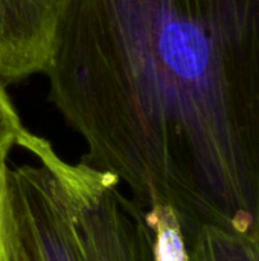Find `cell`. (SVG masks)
Returning a JSON list of instances; mask_svg holds the SVG:
<instances>
[{
  "instance_id": "6da1fadb",
  "label": "cell",
  "mask_w": 259,
  "mask_h": 261,
  "mask_svg": "<svg viewBox=\"0 0 259 261\" xmlns=\"http://www.w3.org/2000/svg\"><path fill=\"white\" fill-rule=\"evenodd\" d=\"M49 98L142 206L253 229L259 0H69L44 69Z\"/></svg>"
},
{
  "instance_id": "7a4b0ae2",
  "label": "cell",
  "mask_w": 259,
  "mask_h": 261,
  "mask_svg": "<svg viewBox=\"0 0 259 261\" xmlns=\"http://www.w3.org/2000/svg\"><path fill=\"white\" fill-rule=\"evenodd\" d=\"M17 145L35 162L8 170L9 225L31 261H153L147 208L114 174L64 161L29 130Z\"/></svg>"
},
{
  "instance_id": "3957f363",
  "label": "cell",
  "mask_w": 259,
  "mask_h": 261,
  "mask_svg": "<svg viewBox=\"0 0 259 261\" xmlns=\"http://www.w3.org/2000/svg\"><path fill=\"white\" fill-rule=\"evenodd\" d=\"M69 0H0V80L44 72Z\"/></svg>"
},
{
  "instance_id": "277c9868",
  "label": "cell",
  "mask_w": 259,
  "mask_h": 261,
  "mask_svg": "<svg viewBox=\"0 0 259 261\" xmlns=\"http://www.w3.org/2000/svg\"><path fill=\"white\" fill-rule=\"evenodd\" d=\"M191 261H259V240L221 223H203L189 239Z\"/></svg>"
},
{
  "instance_id": "5b68a950",
  "label": "cell",
  "mask_w": 259,
  "mask_h": 261,
  "mask_svg": "<svg viewBox=\"0 0 259 261\" xmlns=\"http://www.w3.org/2000/svg\"><path fill=\"white\" fill-rule=\"evenodd\" d=\"M147 220L153 234V261H191L182 222L171 206L147 208Z\"/></svg>"
},
{
  "instance_id": "8992f818",
  "label": "cell",
  "mask_w": 259,
  "mask_h": 261,
  "mask_svg": "<svg viewBox=\"0 0 259 261\" xmlns=\"http://www.w3.org/2000/svg\"><path fill=\"white\" fill-rule=\"evenodd\" d=\"M24 132L26 128L0 80V150L9 151Z\"/></svg>"
},
{
  "instance_id": "52a82bcc",
  "label": "cell",
  "mask_w": 259,
  "mask_h": 261,
  "mask_svg": "<svg viewBox=\"0 0 259 261\" xmlns=\"http://www.w3.org/2000/svg\"><path fill=\"white\" fill-rule=\"evenodd\" d=\"M8 153L6 150H0V261H9Z\"/></svg>"
},
{
  "instance_id": "ba28073f",
  "label": "cell",
  "mask_w": 259,
  "mask_h": 261,
  "mask_svg": "<svg viewBox=\"0 0 259 261\" xmlns=\"http://www.w3.org/2000/svg\"><path fill=\"white\" fill-rule=\"evenodd\" d=\"M9 261H31L29 255L26 254V251L17 240L15 234L12 232L11 225H9Z\"/></svg>"
},
{
  "instance_id": "9c48e42d",
  "label": "cell",
  "mask_w": 259,
  "mask_h": 261,
  "mask_svg": "<svg viewBox=\"0 0 259 261\" xmlns=\"http://www.w3.org/2000/svg\"><path fill=\"white\" fill-rule=\"evenodd\" d=\"M253 236L259 240V173L253 184Z\"/></svg>"
}]
</instances>
